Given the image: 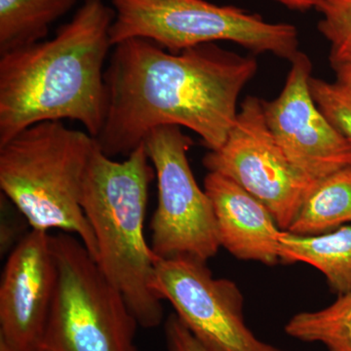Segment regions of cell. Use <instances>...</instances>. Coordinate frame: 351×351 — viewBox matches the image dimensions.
<instances>
[{
    "label": "cell",
    "instance_id": "obj_19",
    "mask_svg": "<svg viewBox=\"0 0 351 351\" xmlns=\"http://www.w3.org/2000/svg\"><path fill=\"white\" fill-rule=\"evenodd\" d=\"M167 351H210L191 334L177 314L171 313L164 323Z\"/></svg>",
    "mask_w": 351,
    "mask_h": 351
},
{
    "label": "cell",
    "instance_id": "obj_18",
    "mask_svg": "<svg viewBox=\"0 0 351 351\" xmlns=\"http://www.w3.org/2000/svg\"><path fill=\"white\" fill-rule=\"evenodd\" d=\"M311 91L321 112L351 143V87L311 76Z\"/></svg>",
    "mask_w": 351,
    "mask_h": 351
},
{
    "label": "cell",
    "instance_id": "obj_3",
    "mask_svg": "<svg viewBox=\"0 0 351 351\" xmlns=\"http://www.w3.org/2000/svg\"><path fill=\"white\" fill-rule=\"evenodd\" d=\"M154 176L144 143L121 162L106 156L96 144L82 196L83 212L97 240V263L145 329L158 327L164 317L162 301L152 289L157 258L144 232Z\"/></svg>",
    "mask_w": 351,
    "mask_h": 351
},
{
    "label": "cell",
    "instance_id": "obj_16",
    "mask_svg": "<svg viewBox=\"0 0 351 351\" xmlns=\"http://www.w3.org/2000/svg\"><path fill=\"white\" fill-rule=\"evenodd\" d=\"M285 332L304 343H318L326 351H351V292L324 308L295 314Z\"/></svg>",
    "mask_w": 351,
    "mask_h": 351
},
{
    "label": "cell",
    "instance_id": "obj_5",
    "mask_svg": "<svg viewBox=\"0 0 351 351\" xmlns=\"http://www.w3.org/2000/svg\"><path fill=\"white\" fill-rule=\"evenodd\" d=\"M112 46L145 38L178 54L200 44L230 41L254 54L293 59L300 52L295 25L270 23L258 14L208 0H110Z\"/></svg>",
    "mask_w": 351,
    "mask_h": 351
},
{
    "label": "cell",
    "instance_id": "obj_15",
    "mask_svg": "<svg viewBox=\"0 0 351 351\" xmlns=\"http://www.w3.org/2000/svg\"><path fill=\"white\" fill-rule=\"evenodd\" d=\"M77 0H0V55L45 40Z\"/></svg>",
    "mask_w": 351,
    "mask_h": 351
},
{
    "label": "cell",
    "instance_id": "obj_6",
    "mask_svg": "<svg viewBox=\"0 0 351 351\" xmlns=\"http://www.w3.org/2000/svg\"><path fill=\"white\" fill-rule=\"evenodd\" d=\"M58 283L38 351H138V324L82 240L51 234Z\"/></svg>",
    "mask_w": 351,
    "mask_h": 351
},
{
    "label": "cell",
    "instance_id": "obj_9",
    "mask_svg": "<svg viewBox=\"0 0 351 351\" xmlns=\"http://www.w3.org/2000/svg\"><path fill=\"white\" fill-rule=\"evenodd\" d=\"M152 289L210 351H283L258 339L245 324L237 284L215 278L207 263L191 258L156 260Z\"/></svg>",
    "mask_w": 351,
    "mask_h": 351
},
{
    "label": "cell",
    "instance_id": "obj_10",
    "mask_svg": "<svg viewBox=\"0 0 351 351\" xmlns=\"http://www.w3.org/2000/svg\"><path fill=\"white\" fill-rule=\"evenodd\" d=\"M282 91L262 100L265 122L291 164L317 182L351 165V143L316 105L311 91V59L299 52L291 60Z\"/></svg>",
    "mask_w": 351,
    "mask_h": 351
},
{
    "label": "cell",
    "instance_id": "obj_11",
    "mask_svg": "<svg viewBox=\"0 0 351 351\" xmlns=\"http://www.w3.org/2000/svg\"><path fill=\"white\" fill-rule=\"evenodd\" d=\"M57 283L51 234L32 230L7 258L0 282V337L16 351H38Z\"/></svg>",
    "mask_w": 351,
    "mask_h": 351
},
{
    "label": "cell",
    "instance_id": "obj_8",
    "mask_svg": "<svg viewBox=\"0 0 351 351\" xmlns=\"http://www.w3.org/2000/svg\"><path fill=\"white\" fill-rule=\"evenodd\" d=\"M203 164L209 172L232 180L260 200L285 232L318 182L288 160L267 125L262 100L253 96L242 101L226 142L209 151Z\"/></svg>",
    "mask_w": 351,
    "mask_h": 351
},
{
    "label": "cell",
    "instance_id": "obj_2",
    "mask_svg": "<svg viewBox=\"0 0 351 351\" xmlns=\"http://www.w3.org/2000/svg\"><path fill=\"white\" fill-rule=\"evenodd\" d=\"M115 18L84 0L56 36L0 55V147L45 121L76 120L97 138L107 114L105 66Z\"/></svg>",
    "mask_w": 351,
    "mask_h": 351
},
{
    "label": "cell",
    "instance_id": "obj_14",
    "mask_svg": "<svg viewBox=\"0 0 351 351\" xmlns=\"http://www.w3.org/2000/svg\"><path fill=\"white\" fill-rule=\"evenodd\" d=\"M351 223V165L321 180L311 189L288 228L297 235H319Z\"/></svg>",
    "mask_w": 351,
    "mask_h": 351
},
{
    "label": "cell",
    "instance_id": "obj_22",
    "mask_svg": "<svg viewBox=\"0 0 351 351\" xmlns=\"http://www.w3.org/2000/svg\"><path fill=\"white\" fill-rule=\"evenodd\" d=\"M0 351H16V350L8 341L0 337Z\"/></svg>",
    "mask_w": 351,
    "mask_h": 351
},
{
    "label": "cell",
    "instance_id": "obj_13",
    "mask_svg": "<svg viewBox=\"0 0 351 351\" xmlns=\"http://www.w3.org/2000/svg\"><path fill=\"white\" fill-rule=\"evenodd\" d=\"M279 243L280 261L308 263L322 272L334 292H351V223L308 237L283 230Z\"/></svg>",
    "mask_w": 351,
    "mask_h": 351
},
{
    "label": "cell",
    "instance_id": "obj_4",
    "mask_svg": "<svg viewBox=\"0 0 351 351\" xmlns=\"http://www.w3.org/2000/svg\"><path fill=\"white\" fill-rule=\"evenodd\" d=\"M96 140L45 121L0 147V188L32 230L68 232L97 262L98 246L82 206L83 182Z\"/></svg>",
    "mask_w": 351,
    "mask_h": 351
},
{
    "label": "cell",
    "instance_id": "obj_12",
    "mask_svg": "<svg viewBox=\"0 0 351 351\" xmlns=\"http://www.w3.org/2000/svg\"><path fill=\"white\" fill-rule=\"evenodd\" d=\"M204 189L213 206L221 247L239 260L267 265L280 261L283 230L260 200L219 173H208Z\"/></svg>",
    "mask_w": 351,
    "mask_h": 351
},
{
    "label": "cell",
    "instance_id": "obj_20",
    "mask_svg": "<svg viewBox=\"0 0 351 351\" xmlns=\"http://www.w3.org/2000/svg\"><path fill=\"white\" fill-rule=\"evenodd\" d=\"M274 1L292 10L306 11L317 8L321 0H274Z\"/></svg>",
    "mask_w": 351,
    "mask_h": 351
},
{
    "label": "cell",
    "instance_id": "obj_7",
    "mask_svg": "<svg viewBox=\"0 0 351 351\" xmlns=\"http://www.w3.org/2000/svg\"><path fill=\"white\" fill-rule=\"evenodd\" d=\"M144 145L156 171L158 202L151 223V248L157 260L184 258L206 263L219 244L211 200L189 165L193 141L182 127H157Z\"/></svg>",
    "mask_w": 351,
    "mask_h": 351
},
{
    "label": "cell",
    "instance_id": "obj_21",
    "mask_svg": "<svg viewBox=\"0 0 351 351\" xmlns=\"http://www.w3.org/2000/svg\"><path fill=\"white\" fill-rule=\"evenodd\" d=\"M334 71H336L338 82L345 83L351 87V64L337 66Z\"/></svg>",
    "mask_w": 351,
    "mask_h": 351
},
{
    "label": "cell",
    "instance_id": "obj_17",
    "mask_svg": "<svg viewBox=\"0 0 351 351\" xmlns=\"http://www.w3.org/2000/svg\"><path fill=\"white\" fill-rule=\"evenodd\" d=\"M320 34L330 43L332 68L351 64V0H321Z\"/></svg>",
    "mask_w": 351,
    "mask_h": 351
},
{
    "label": "cell",
    "instance_id": "obj_1",
    "mask_svg": "<svg viewBox=\"0 0 351 351\" xmlns=\"http://www.w3.org/2000/svg\"><path fill=\"white\" fill-rule=\"evenodd\" d=\"M105 71L108 108L95 138L106 156H128L157 127H186L209 151L226 142L243 88L258 71L255 58L215 43L174 54L145 38L113 46Z\"/></svg>",
    "mask_w": 351,
    "mask_h": 351
}]
</instances>
